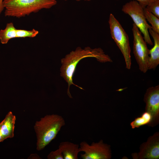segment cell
<instances>
[{
	"label": "cell",
	"mask_w": 159,
	"mask_h": 159,
	"mask_svg": "<svg viewBox=\"0 0 159 159\" xmlns=\"http://www.w3.org/2000/svg\"><path fill=\"white\" fill-rule=\"evenodd\" d=\"M147 10L159 18V0H154L145 7Z\"/></svg>",
	"instance_id": "2e32d148"
},
{
	"label": "cell",
	"mask_w": 159,
	"mask_h": 159,
	"mask_svg": "<svg viewBox=\"0 0 159 159\" xmlns=\"http://www.w3.org/2000/svg\"><path fill=\"white\" fill-rule=\"evenodd\" d=\"M58 148L61 150L64 159H78L80 152L79 145L68 141L60 143Z\"/></svg>",
	"instance_id": "4fadbf2b"
},
{
	"label": "cell",
	"mask_w": 159,
	"mask_h": 159,
	"mask_svg": "<svg viewBox=\"0 0 159 159\" xmlns=\"http://www.w3.org/2000/svg\"><path fill=\"white\" fill-rule=\"evenodd\" d=\"M132 30L133 36V54L139 69L145 73L148 69L149 49L141 32L134 23L132 24Z\"/></svg>",
	"instance_id": "8992f818"
},
{
	"label": "cell",
	"mask_w": 159,
	"mask_h": 159,
	"mask_svg": "<svg viewBox=\"0 0 159 159\" xmlns=\"http://www.w3.org/2000/svg\"><path fill=\"white\" fill-rule=\"evenodd\" d=\"M63 0L65 1H67L68 0Z\"/></svg>",
	"instance_id": "603a6c76"
},
{
	"label": "cell",
	"mask_w": 159,
	"mask_h": 159,
	"mask_svg": "<svg viewBox=\"0 0 159 159\" xmlns=\"http://www.w3.org/2000/svg\"><path fill=\"white\" fill-rule=\"evenodd\" d=\"M75 0L77 1H81V0H83V1H91V0Z\"/></svg>",
	"instance_id": "7402d4cb"
},
{
	"label": "cell",
	"mask_w": 159,
	"mask_h": 159,
	"mask_svg": "<svg viewBox=\"0 0 159 159\" xmlns=\"http://www.w3.org/2000/svg\"><path fill=\"white\" fill-rule=\"evenodd\" d=\"M28 159H40L41 158L37 154H31L28 158Z\"/></svg>",
	"instance_id": "d6986e66"
},
{
	"label": "cell",
	"mask_w": 159,
	"mask_h": 159,
	"mask_svg": "<svg viewBox=\"0 0 159 159\" xmlns=\"http://www.w3.org/2000/svg\"><path fill=\"white\" fill-rule=\"evenodd\" d=\"M16 120V116L10 111L5 118L0 123V130L3 140L14 136V131Z\"/></svg>",
	"instance_id": "8fae6325"
},
{
	"label": "cell",
	"mask_w": 159,
	"mask_h": 159,
	"mask_svg": "<svg viewBox=\"0 0 159 159\" xmlns=\"http://www.w3.org/2000/svg\"><path fill=\"white\" fill-rule=\"evenodd\" d=\"M145 103V110L152 117L151 122L148 125L153 127L159 122V86L149 87L144 97Z\"/></svg>",
	"instance_id": "ba28073f"
},
{
	"label": "cell",
	"mask_w": 159,
	"mask_h": 159,
	"mask_svg": "<svg viewBox=\"0 0 159 159\" xmlns=\"http://www.w3.org/2000/svg\"><path fill=\"white\" fill-rule=\"evenodd\" d=\"M122 10L131 17L134 23L143 34V37L146 43L152 45L153 43L148 31L149 29L152 27L147 21L144 13L143 8L137 1L133 0L123 5Z\"/></svg>",
	"instance_id": "5b68a950"
},
{
	"label": "cell",
	"mask_w": 159,
	"mask_h": 159,
	"mask_svg": "<svg viewBox=\"0 0 159 159\" xmlns=\"http://www.w3.org/2000/svg\"><path fill=\"white\" fill-rule=\"evenodd\" d=\"M48 159H64L61 150L58 148L54 151H52L47 156Z\"/></svg>",
	"instance_id": "e0dca14e"
},
{
	"label": "cell",
	"mask_w": 159,
	"mask_h": 159,
	"mask_svg": "<svg viewBox=\"0 0 159 159\" xmlns=\"http://www.w3.org/2000/svg\"><path fill=\"white\" fill-rule=\"evenodd\" d=\"M87 57L95 58L98 61L102 63L112 61L110 57L105 54L101 48L92 49L89 47L84 49L78 47L75 51H72L62 58L61 59L62 65L60 68V76L68 84L67 93L70 98H72L69 90L71 85H74L81 89L84 90L73 82V77L79 62L82 59Z\"/></svg>",
	"instance_id": "6da1fadb"
},
{
	"label": "cell",
	"mask_w": 159,
	"mask_h": 159,
	"mask_svg": "<svg viewBox=\"0 0 159 159\" xmlns=\"http://www.w3.org/2000/svg\"><path fill=\"white\" fill-rule=\"evenodd\" d=\"M134 159H158L159 158V133L155 132L149 137L147 141L141 144L140 151L133 154Z\"/></svg>",
	"instance_id": "9c48e42d"
},
{
	"label": "cell",
	"mask_w": 159,
	"mask_h": 159,
	"mask_svg": "<svg viewBox=\"0 0 159 159\" xmlns=\"http://www.w3.org/2000/svg\"><path fill=\"white\" fill-rule=\"evenodd\" d=\"M154 0H136L143 8L145 7L150 2Z\"/></svg>",
	"instance_id": "ac0fdd59"
},
{
	"label": "cell",
	"mask_w": 159,
	"mask_h": 159,
	"mask_svg": "<svg viewBox=\"0 0 159 159\" xmlns=\"http://www.w3.org/2000/svg\"><path fill=\"white\" fill-rule=\"evenodd\" d=\"M3 1L4 0H0V15L4 9Z\"/></svg>",
	"instance_id": "ffe728a7"
},
{
	"label": "cell",
	"mask_w": 159,
	"mask_h": 159,
	"mask_svg": "<svg viewBox=\"0 0 159 159\" xmlns=\"http://www.w3.org/2000/svg\"><path fill=\"white\" fill-rule=\"evenodd\" d=\"M6 16L18 18L49 9L57 4L56 0H4Z\"/></svg>",
	"instance_id": "3957f363"
},
{
	"label": "cell",
	"mask_w": 159,
	"mask_h": 159,
	"mask_svg": "<svg viewBox=\"0 0 159 159\" xmlns=\"http://www.w3.org/2000/svg\"><path fill=\"white\" fill-rule=\"evenodd\" d=\"M152 119V117L151 114L145 111L141 116L135 118L130 123V125L133 129L145 125H148L151 122Z\"/></svg>",
	"instance_id": "5bb4252c"
},
{
	"label": "cell",
	"mask_w": 159,
	"mask_h": 159,
	"mask_svg": "<svg viewBox=\"0 0 159 159\" xmlns=\"http://www.w3.org/2000/svg\"><path fill=\"white\" fill-rule=\"evenodd\" d=\"M39 32L38 31L34 29L29 30L17 29L13 23H8L4 29L0 30V41L2 44H6L13 38L34 37Z\"/></svg>",
	"instance_id": "30bf717a"
},
{
	"label": "cell",
	"mask_w": 159,
	"mask_h": 159,
	"mask_svg": "<svg viewBox=\"0 0 159 159\" xmlns=\"http://www.w3.org/2000/svg\"><path fill=\"white\" fill-rule=\"evenodd\" d=\"M148 31L153 39L154 45L149 50L148 69H155L159 64V34L152 28L149 29Z\"/></svg>",
	"instance_id": "7c38bea8"
},
{
	"label": "cell",
	"mask_w": 159,
	"mask_h": 159,
	"mask_svg": "<svg viewBox=\"0 0 159 159\" xmlns=\"http://www.w3.org/2000/svg\"><path fill=\"white\" fill-rule=\"evenodd\" d=\"M143 11L145 19L151 24L152 29L159 34V18L148 11L145 7L143 8Z\"/></svg>",
	"instance_id": "9a60e30c"
},
{
	"label": "cell",
	"mask_w": 159,
	"mask_h": 159,
	"mask_svg": "<svg viewBox=\"0 0 159 159\" xmlns=\"http://www.w3.org/2000/svg\"><path fill=\"white\" fill-rule=\"evenodd\" d=\"M108 23L111 36L123 54L126 68L129 69L131 65V49L128 35L112 14L110 15Z\"/></svg>",
	"instance_id": "277c9868"
},
{
	"label": "cell",
	"mask_w": 159,
	"mask_h": 159,
	"mask_svg": "<svg viewBox=\"0 0 159 159\" xmlns=\"http://www.w3.org/2000/svg\"><path fill=\"white\" fill-rule=\"evenodd\" d=\"M80 152L84 154H80L82 159H109L111 158L110 146L104 143L102 140L98 142H92L91 145L85 141L80 144Z\"/></svg>",
	"instance_id": "52a82bcc"
},
{
	"label": "cell",
	"mask_w": 159,
	"mask_h": 159,
	"mask_svg": "<svg viewBox=\"0 0 159 159\" xmlns=\"http://www.w3.org/2000/svg\"><path fill=\"white\" fill-rule=\"evenodd\" d=\"M65 124L64 118L57 114L47 115L37 121L34 129L37 136V150L44 149L56 138Z\"/></svg>",
	"instance_id": "7a4b0ae2"
},
{
	"label": "cell",
	"mask_w": 159,
	"mask_h": 159,
	"mask_svg": "<svg viewBox=\"0 0 159 159\" xmlns=\"http://www.w3.org/2000/svg\"><path fill=\"white\" fill-rule=\"evenodd\" d=\"M1 125L0 124V142H3L4 140H3L1 133L0 130Z\"/></svg>",
	"instance_id": "44dd1931"
}]
</instances>
